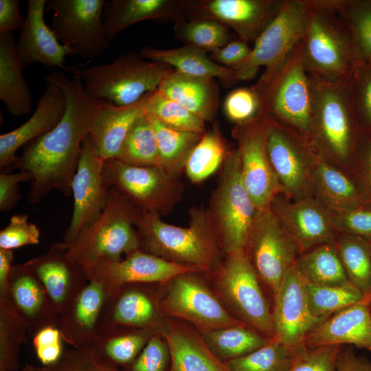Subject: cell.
<instances>
[{
  "label": "cell",
  "mask_w": 371,
  "mask_h": 371,
  "mask_svg": "<svg viewBox=\"0 0 371 371\" xmlns=\"http://www.w3.org/2000/svg\"><path fill=\"white\" fill-rule=\"evenodd\" d=\"M64 91L65 113L48 133L28 143L10 171H27L34 177L27 193L30 203L43 201L52 190L71 196V184L80 160L82 142L89 134L100 101L90 98L82 80L74 74L68 78L62 71H52L45 80Z\"/></svg>",
  "instance_id": "1"
},
{
  "label": "cell",
  "mask_w": 371,
  "mask_h": 371,
  "mask_svg": "<svg viewBox=\"0 0 371 371\" xmlns=\"http://www.w3.org/2000/svg\"><path fill=\"white\" fill-rule=\"evenodd\" d=\"M188 227L176 226L158 215L142 213L135 227L141 246L151 254L199 272H214L221 265V249L207 207H192Z\"/></svg>",
  "instance_id": "2"
},
{
  "label": "cell",
  "mask_w": 371,
  "mask_h": 371,
  "mask_svg": "<svg viewBox=\"0 0 371 371\" xmlns=\"http://www.w3.org/2000/svg\"><path fill=\"white\" fill-rule=\"evenodd\" d=\"M309 76L312 91L310 142L318 153L350 173L361 128L346 82L335 83Z\"/></svg>",
  "instance_id": "3"
},
{
  "label": "cell",
  "mask_w": 371,
  "mask_h": 371,
  "mask_svg": "<svg viewBox=\"0 0 371 371\" xmlns=\"http://www.w3.org/2000/svg\"><path fill=\"white\" fill-rule=\"evenodd\" d=\"M301 50L302 42L280 65L264 69L251 89L258 98L259 117L289 126L310 142L311 81Z\"/></svg>",
  "instance_id": "4"
},
{
  "label": "cell",
  "mask_w": 371,
  "mask_h": 371,
  "mask_svg": "<svg viewBox=\"0 0 371 371\" xmlns=\"http://www.w3.org/2000/svg\"><path fill=\"white\" fill-rule=\"evenodd\" d=\"M301 56L308 74L335 83H346L359 63L349 33L327 0H311Z\"/></svg>",
  "instance_id": "5"
},
{
  "label": "cell",
  "mask_w": 371,
  "mask_h": 371,
  "mask_svg": "<svg viewBox=\"0 0 371 371\" xmlns=\"http://www.w3.org/2000/svg\"><path fill=\"white\" fill-rule=\"evenodd\" d=\"M142 213L111 188L100 217L67 245L69 258L86 269L102 260H120L122 254L139 249L141 243L135 223Z\"/></svg>",
  "instance_id": "6"
},
{
  "label": "cell",
  "mask_w": 371,
  "mask_h": 371,
  "mask_svg": "<svg viewBox=\"0 0 371 371\" xmlns=\"http://www.w3.org/2000/svg\"><path fill=\"white\" fill-rule=\"evenodd\" d=\"M171 69L166 64L146 60L140 53L131 52L109 63L74 67L71 71L80 78L86 93L92 99L124 106L157 90Z\"/></svg>",
  "instance_id": "7"
},
{
  "label": "cell",
  "mask_w": 371,
  "mask_h": 371,
  "mask_svg": "<svg viewBox=\"0 0 371 371\" xmlns=\"http://www.w3.org/2000/svg\"><path fill=\"white\" fill-rule=\"evenodd\" d=\"M218 179L207 210L218 245L227 254L245 249L258 212L243 182L236 148L229 151Z\"/></svg>",
  "instance_id": "8"
},
{
  "label": "cell",
  "mask_w": 371,
  "mask_h": 371,
  "mask_svg": "<svg viewBox=\"0 0 371 371\" xmlns=\"http://www.w3.org/2000/svg\"><path fill=\"white\" fill-rule=\"evenodd\" d=\"M103 174L109 187L142 212L160 217L172 211L185 189L179 177L159 166H135L111 159L104 162Z\"/></svg>",
  "instance_id": "9"
},
{
  "label": "cell",
  "mask_w": 371,
  "mask_h": 371,
  "mask_svg": "<svg viewBox=\"0 0 371 371\" xmlns=\"http://www.w3.org/2000/svg\"><path fill=\"white\" fill-rule=\"evenodd\" d=\"M214 273L221 292L239 320L262 335L273 338L275 330L272 311L245 250L225 254Z\"/></svg>",
  "instance_id": "10"
},
{
  "label": "cell",
  "mask_w": 371,
  "mask_h": 371,
  "mask_svg": "<svg viewBox=\"0 0 371 371\" xmlns=\"http://www.w3.org/2000/svg\"><path fill=\"white\" fill-rule=\"evenodd\" d=\"M311 0H283L278 14L254 43L249 56L232 68L239 81L254 78L261 67L272 69L300 45Z\"/></svg>",
  "instance_id": "11"
},
{
  "label": "cell",
  "mask_w": 371,
  "mask_h": 371,
  "mask_svg": "<svg viewBox=\"0 0 371 371\" xmlns=\"http://www.w3.org/2000/svg\"><path fill=\"white\" fill-rule=\"evenodd\" d=\"M262 119L267 155L282 193L293 199L313 196L311 168L316 150L293 128Z\"/></svg>",
  "instance_id": "12"
},
{
  "label": "cell",
  "mask_w": 371,
  "mask_h": 371,
  "mask_svg": "<svg viewBox=\"0 0 371 371\" xmlns=\"http://www.w3.org/2000/svg\"><path fill=\"white\" fill-rule=\"evenodd\" d=\"M104 0H49L50 27L61 44L85 60H93L109 46L103 24Z\"/></svg>",
  "instance_id": "13"
},
{
  "label": "cell",
  "mask_w": 371,
  "mask_h": 371,
  "mask_svg": "<svg viewBox=\"0 0 371 371\" xmlns=\"http://www.w3.org/2000/svg\"><path fill=\"white\" fill-rule=\"evenodd\" d=\"M245 250L260 281L273 296L300 254L269 207L258 211Z\"/></svg>",
  "instance_id": "14"
},
{
  "label": "cell",
  "mask_w": 371,
  "mask_h": 371,
  "mask_svg": "<svg viewBox=\"0 0 371 371\" xmlns=\"http://www.w3.org/2000/svg\"><path fill=\"white\" fill-rule=\"evenodd\" d=\"M232 135L237 143L244 186L257 210L266 209L282 191L267 155L264 120L258 116L234 124Z\"/></svg>",
  "instance_id": "15"
},
{
  "label": "cell",
  "mask_w": 371,
  "mask_h": 371,
  "mask_svg": "<svg viewBox=\"0 0 371 371\" xmlns=\"http://www.w3.org/2000/svg\"><path fill=\"white\" fill-rule=\"evenodd\" d=\"M196 273L199 272L183 273L169 281L163 309L169 315L186 319L203 330L245 324L228 312Z\"/></svg>",
  "instance_id": "16"
},
{
  "label": "cell",
  "mask_w": 371,
  "mask_h": 371,
  "mask_svg": "<svg viewBox=\"0 0 371 371\" xmlns=\"http://www.w3.org/2000/svg\"><path fill=\"white\" fill-rule=\"evenodd\" d=\"M283 0H187L186 20L210 19L233 30L239 39L256 40L280 10Z\"/></svg>",
  "instance_id": "17"
},
{
  "label": "cell",
  "mask_w": 371,
  "mask_h": 371,
  "mask_svg": "<svg viewBox=\"0 0 371 371\" xmlns=\"http://www.w3.org/2000/svg\"><path fill=\"white\" fill-rule=\"evenodd\" d=\"M104 162L95 152L87 135L82 142L71 184L74 205L71 218L64 236L67 245L95 222L105 207L111 188L103 174Z\"/></svg>",
  "instance_id": "18"
},
{
  "label": "cell",
  "mask_w": 371,
  "mask_h": 371,
  "mask_svg": "<svg viewBox=\"0 0 371 371\" xmlns=\"http://www.w3.org/2000/svg\"><path fill=\"white\" fill-rule=\"evenodd\" d=\"M269 208L300 254L318 245L335 243L337 232L328 210L313 196L293 199L280 193L272 200Z\"/></svg>",
  "instance_id": "19"
},
{
  "label": "cell",
  "mask_w": 371,
  "mask_h": 371,
  "mask_svg": "<svg viewBox=\"0 0 371 371\" xmlns=\"http://www.w3.org/2000/svg\"><path fill=\"white\" fill-rule=\"evenodd\" d=\"M273 298L274 337L292 348L305 346L307 334L326 318L315 317L311 313L306 282L295 265L287 271Z\"/></svg>",
  "instance_id": "20"
},
{
  "label": "cell",
  "mask_w": 371,
  "mask_h": 371,
  "mask_svg": "<svg viewBox=\"0 0 371 371\" xmlns=\"http://www.w3.org/2000/svg\"><path fill=\"white\" fill-rule=\"evenodd\" d=\"M45 89L32 116L18 128L0 135V168L8 172L18 160L16 151L24 145L52 130L63 118L67 100L56 83L45 80Z\"/></svg>",
  "instance_id": "21"
},
{
  "label": "cell",
  "mask_w": 371,
  "mask_h": 371,
  "mask_svg": "<svg viewBox=\"0 0 371 371\" xmlns=\"http://www.w3.org/2000/svg\"><path fill=\"white\" fill-rule=\"evenodd\" d=\"M46 0H28L25 20L20 30L16 49L23 68L40 63L54 68H63L67 56L73 52L60 43L44 19Z\"/></svg>",
  "instance_id": "22"
},
{
  "label": "cell",
  "mask_w": 371,
  "mask_h": 371,
  "mask_svg": "<svg viewBox=\"0 0 371 371\" xmlns=\"http://www.w3.org/2000/svg\"><path fill=\"white\" fill-rule=\"evenodd\" d=\"M371 346V306L359 302L329 315L306 335L305 346Z\"/></svg>",
  "instance_id": "23"
},
{
  "label": "cell",
  "mask_w": 371,
  "mask_h": 371,
  "mask_svg": "<svg viewBox=\"0 0 371 371\" xmlns=\"http://www.w3.org/2000/svg\"><path fill=\"white\" fill-rule=\"evenodd\" d=\"M86 269L95 271L117 284L167 282L189 272H199L190 267L167 260L140 249L126 255L123 260H102Z\"/></svg>",
  "instance_id": "24"
},
{
  "label": "cell",
  "mask_w": 371,
  "mask_h": 371,
  "mask_svg": "<svg viewBox=\"0 0 371 371\" xmlns=\"http://www.w3.org/2000/svg\"><path fill=\"white\" fill-rule=\"evenodd\" d=\"M148 94L124 106L99 100V108L88 136L95 152L104 161L117 158L131 126L144 113Z\"/></svg>",
  "instance_id": "25"
},
{
  "label": "cell",
  "mask_w": 371,
  "mask_h": 371,
  "mask_svg": "<svg viewBox=\"0 0 371 371\" xmlns=\"http://www.w3.org/2000/svg\"><path fill=\"white\" fill-rule=\"evenodd\" d=\"M187 0H112L105 2L103 24L111 43L126 27L138 22L152 20L175 23L186 20Z\"/></svg>",
  "instance_id": "26"
},
{
  "label": "cell",
  "mask_w": 371,
  "mask_h": 371,
  "mask_svg": "<svg viewBox=\"0 0 371 371\" xmlns=\"http://www.w3.org/2000/svg\"><path fill=\"white\" fill-rule=\"evenodd\" d=\"M311 186L313 197L329 210L368 203L351 174L317 151L311 168Z\"/></svg>",
  "instance_id": "27"
},
{
  "label": "cell",
  "mask_w": 371,
  "mask_h": 371,
  "mask_svg": "<svg viewBox=\"0 0 371 371\" xmlns=\"http://www.w3.org/2000/svg\"><path fill=\"white\" fill-rule=\"evenodd\" d=\"M157 90L206 122L216 117L220 100L216 79L190 76L172 68Z\"/></svg>",
  "instance_id": "28"
},
{
  "label": "cell",
  "mask_w": 371,
  "mask_h": 371,
  "mask_svg": "<svg viewBox=\"0 0 371 371\" xmlns=\"http://www.w3.org/2000/svg\"><path fill=\"white\" fill-rule=\"evenodd\" d=\"M163 334L170 352V371H230L188 326L168 320Z\"/></svg>",
  "instance_id": "29"
},
{
  "label": "cell",
  "mask_w": 371,
  "mask_h": 371,
  "mask_svg": "<svg viewBox=\"0 0 371 371\" xmlns=\"http://www.w3.org/2000/svg\"><path fill=\"white\" fill-rule=\"evenodd\" d=\"M139 53L146 59L166 64L182 74L218 79L227 87L239 82L236 71L216 63L206 52L190 45L170 49L146 46Z\"/></svg>",
  "instance_id": "30"
},
{
  "label": "cell",
  "mask_w": 371,
  "mask_h": 371,
  "mask_svg": "<svg viewBox=\"0 0 371 371\" xmlns=\"http://www.w3.org/2000/svg\"><path fill=\"white\" fill-rule=\"evenodd\" d=\"M12 32L0 33V99L14 116L28 114L32 95L22 72Z\"/></svg>",
  "instance_id": "31"
},
{
  "label": "cell",
  "mask_w": 371,
  "mask_h": 371,
  "mask_svg": "<svg viewBox=\"0 0 371 371\" xmlns=\"http://www.w3.org/2000/svg\"><path fill=\"white\" fill-rule=\"evenodd\" d=\"M295 267L308 284L317 286L352 284L346 276L335 243L322 244L301 254L296 260Z\"/></svg>",
  "instance_id": "32"
},
{
  "label": "cell",
  "mask_w": 371,
  "mask_h": 371,
  "mask_svg": "<svg viewBox=\"0 0 371 371\" xmlns=\"http://www.w3.org/2000/svg\"><path fill=\"white\" fill-rule=\"evenodd\" d=\"M350 282L371 306V242L354 235L337 233L335 241Z\"/></svg>",
  "instance_id": "33"
},
{
  "label": "cell",
  "mask_w": 371,
  "mask_h": 371,
  "mask_svg": "<svg viewBox=\"0 0 371 371\" xmlns=\"http://www.w3.org/2000/svg\"><path fill=\"white\" fill-rule=\"evenodd\" d=\"M146 115L157 140L159 167L168 174L179 177L191 152L203 134L173 129L164 125L155 117Z\"/></svg>",
  "instance_id": "34"
},
{
  "label": "cell",
  "mask_w": 371,
  "mask_h": 371,
  "mask_svg": "<svg viewBox=\"0 0 371 371\" xmlns=\"http://www.w3.org/2000/svg\"><path fill=\"white\" fill-rule=\"evenodd\" d=\"M202 338L218 359L226 361L246 355L271 339L246 324L203 330Z\"/></svg>",
  "instance_id": "35"
},
{
  "label": "cell",
  "mask_w": 371,
  "mask_h": 371,
  "mask_svg": "<svg viewBox=\"0 0 371 371\" xmlns=\"http://www.w3.org/2000/svg\"><path fill=\"white\" fill-rule=\"evenodd\" d=\"M66 243H56L52 245L46 255L25 265L36 274L50 297L56 303L65 299L72 267L77 265L69 258Z\"/></svg>",
  "instance_id": "36"
},
{
  "label": "cell",
  "mask_w": 371,
  "mask_h": 371,
  "mask_svg": "<svg viewBox=\"0 0 371 371\" xmlns=\"http://www.w3.org/2000/svg\"><path fill=\"white\" fill-rule=\"evenodd\" d=\"M346 27L359 62H371V0H327Z\"/></svg>",
  "instance_id": "37"
},
{
  "label": "cell",
  "mask_w": 371,
  "mask_h": 371,
  "mask_svg": "<svg viewBox=\"0 0 371 371\" xmlns=\"http://www.w3.org/2000/svg\"><path fill=\"white\" fill-rule=\"evenodd\" d=\"M229 150L218 127L214 126L193 148L183 171L192 183H201L220 169Z\"/></svg>",
  "instance_id": "38"
},
{
  "label": "cell",
  "mask_w": 371,
  "mask_h": 371,
  "mask_svg": "<svg viewBox=\"0 0 371 371\" xmlns=\"http://www.w3.org/2000/svg\"><path fill=\"white\" fill-rule=\"evenodd\" d=\"M300 348L288 346L273 337L265 346L225 364L230 371H289Z\"/></svg>",
  "instance_id": "39"
},
{
  "label": "cell",
  "mask_w": 371,
  "mask_h": 371,
  "mask_svg": "<svg viewBox=\"0 0 371 371\" xmlns=\"http://www.w3.org/2000/svg\"><path fill=\"white\" fill-rule=\"evenodd\" d=\"M115 159L135 166H159L155 132L144 112L133 123Z\"/></svg>",
  "instance_id": "40"
},
{
  "label": "cell",
  "mask_w": 371,
  "mask_h": 371,
  "mask_svg": "<svg viewBox=\"0 0 371 371\" xmlns=\"http://www.w3.org/2000/svg\"><path fill=\"white\" fill-rule=\"evenodd\" d=\"M174 36L186 45L213 52L234 40L229 29L210 19L183 20L175 23Z\"/></svg>",
  "instance_id": "41"
},
{
  "label": "cell",
  "mask_w": 371,
  "mask_h": 371,
  "mask_svg": "<svg viewBox=\"0 0 371 371\" xmlns=\"http://www.w3.org/2000/svg\"><path fill=\"white\" fill-rule=\"evenodd\" d=\"M144 112L173 129L204 134L206 122L157 89L149 93Z\"/></svg>",
  "instance_id": "42"
},
{
  "label": "cell",
  "mask_w": 371,
  "mask_h": 371,
  "mask_svg": "<svg viewBox=\"0 0 371 371\" xmlns=\"http://www.w3.org/2000/svg\"><path fill=\"white\" fill-rule=\"evenodd\" d=\"M308 305L315 317L326 318L347 306L363 302V295L352 284L317 286L306 283Z\"/></svg>",
  "instance_id": "43"
},
{
  "label": "cell",
  "mask_w": 371,
  "mask_h": 371,
  "mask_svg": "<svg viewBox=\"0 0 371 371\" xmlns=\"http://www.w3.org/2000/svg\"><path fill=\"white\" fill-rule=\"evenodd\" d=\"M346 85L361 129L371 132V62H359Z\"/></svg>",
  "instance_id": "44"
},
{
  "label": "cell",
  "mask_w": 371,
  "mask_h": 371,
  "mask_svg": "<svg viewBox=\"0 0 371 371\" xmlns=\"http://www.w3.org/2000/svg\"><path fill=\"white\" fill-rule=\"evenodd\" d=\"M22 371H120L102 361L91 349L66 352L54 363L42 367L27 363Z\"/></svg>",
  "instance_id": "45"
},
{
  "label": "cell",
  "mask_w": 371,
  "mask_h": 371,
  "mask_svg": "<svg viewBox=\"0 0 371 371\" xmlns=\"http://www.w3.org/2000/svg\"><path fill=\"white\" fill-rule=\"evenodd\" d=\"M333 227L337 233L357 236L371 242V204L348 209L329 210Z\"/></svg>",
  "instance_id": "46"
},
{
  "label": "cell",
  "mask_w": 371,
  "mask_h": 371,
  "mask_svg": "<svg viewBox=\"0 0 371 371\" xmlns=\"http://www.w3.org/2000/svg\"><path fill=\"white\" fill-rule=\"evenodd\" d=\"M154 315L155 309L151 301L138 291H129L123 295L114 310V319L128 325L147 324Z\"/></svg>",
  "instance_id": "47"
},
{
  "label": "cell",
  "mask_w": 371,
  "mask_h": 371,
  "mask_svg": "<svg viewBox=\"0 0 371 371\" xmlns=\"http://www.w3.org/2000/svg\"><path fill=\"white\" fill-rule=\"evenodd\" d=\"M341 346L300 348L289 371H338L337 357Z\"/></svg>",
  "instance_id": "48"
},
{
  "label": "cell",
  "mask_w": 371,
  "mask_h": 371,
  "mask_svg": "<svg viewBox=\"0 0 371 371\" xmlns=\"http://www.w3.org/2000/svg\"><path fill=\"white\" fill-rule=\"evenodd\" d=\"M40 240V230L28 221L25 214H14L0 232V249L12 250L22 246L36 245Z\"/></svg>",
  "instance_id": "49"
},
{
  "label": "cell",
  "mask_w": 371,
  "mask_h": 371,
  "mask_svg": "<svg viewBox=\"0 0 371 371\" xmlns=\"http://www.w3.org/2000/svg\"><path fill=\"white\" fill-rule=\"evenodd\" d=\"M223 109L227 119L234 124L249 122L258 116V98L251 87L235 89L225 98Z\"/></svg>",
  "instance_id": "50"
},
{
  "label": "cell",
  "mask_w": 371,
  "mask_h": 371,
  "mask_svg": "<svg viewBox=\"0 0 371 371\" xmlns=\"http://www.w3.org/2000/svg\"><path fill=\"white\" fill-rule=\"evenodd\" d=\"M350 174L366 202L371 204V132L361 129Z\"/></svg>",
  "instance_id": "51"
},
{
  "label": "cell",
  "mask_w": 371,
  "mask_h": 371,
  "mask_svg": "<svg viewBox=\"0 0 371 371\" xmlns=\"http://www.w3.org/2000/svg\"><path fill=\"white\" fill-rule=\"evenodd\" d=\"M20 274L12 286V295L18 306L29 315H34L43 302V293L36 280L29 274L30 270L18 267Z\"/></svg>",
  "instance_id": "52"
},
{
  "label": "cell",
  "mask_w": 371,
  "mask_h": 371,
  "mask_svg": "<svg viewBox=\"0 0 371 371\" xmlns=\"http://www.w3.org/2000/svg\"><path fill=\"white\" fill-rule=\"evenodd\" d=\"M103 290L98 282H92L80 293L76 304L75 315L83 327L91 328L103 302Z\"/></svg>",
  "instance_id": "53"
},
{
  "label": "cell",
  "mask_w": 371,
  "mask_h": 371,
  "mask_svg": "<svg viewBox=\"0 0 371 371\" xmlns=\"http://www.w3.org/2000/svg\"><path fill=\"white\" fill-rule=\"evenodd\" d=\"M170 356L166 341L153 337L135 361L132 371H165Z\"/></svg>",
  "instance_id": "54"
},
{
  "label": "cell",
  "mask_w": 371,
  "mask_h": 371,
  "mask_svg": "<svg viewBox=\"0 0 371 371\" xmlns=\"http://www.w3.org/2000/svg\"><path fill=\"white\" fill-rule=\"evenodd\" d=\"M33 176L27 171L19 170L13 174H0V210L6 212L13 209L22 199L19 183L32 182Z\"/></svg>",
  "instance_id": "55"
},
{
  "label": "cell",
  "mask_w": 371,
  "mask_h": 371,
  "mask_svg": "<svg viewBox=\"0 0 371 371\" xmlns=\"http://www.w3.org/2000/svg\"><path fill=\"white\" fill-rule=\"evenodd\" d=\"M145 342L146 339L140 335L117 337L107 343L106 352L112 360L120 363H127L135 359Z\"/></svg>",
  "instance_id": "56"
},
{
  "label": "cell",
  "mask_w": 371,
  "mask_h": 371,
  "mask_svg": "<svg viewBox=\"0 0 371 371\" xmlns=\"http://www.w3.org/2000/svg\"><path fill=\"white\" fill-rule=\"evenodd\" d=\"M34 344L37 357L44 366L54 363L60 358L62 350L58 330H41L35 337Z\"/></svg>",
  "instance_id": "57"
},
{
  "label": "cell",
  "mask_w": 371,
  "mask_h": 371,
  "mask_svg": "<svg viewBox=\"0 0 371 371\" xmlns=\"http://www.w3.org/2000/svg\"><path fill=\"white\" fill-rule=\"evenodd\" d=\"M251 51V47L248 43L238 38L210 53V58L216 63L232 69L247 58Z\"/></svg>",
  "instance_id": "58"
},
{
  "label": "cell",
  "mask_w": 371,
  "mask_h": 371,
  "mask_svg": "<svg viewBox=\"0 0 371 371\" xmlns=\"http://www.w3.org/2000/svg\"><path fill=\"white\" fill-rule=\"evenodd\" d=\"M25 20L17 0H0V33L21 30Z\"/></svg>",
  "instance_id": "59"
},
{
  "label": "cell",
  "mask_w": 371,
  "mask_h": 371,
  "mask_svg": "<svg viewBox=\"0 0 371 371\" xmlns=\"http://www.w3.org/2000/svg\"><path fill=\"white\" fill-rule=\"evenodd\" d=\"M338 371H371V361L357 355L351 347L341 346L338 355Z\"/></svg>",
  "instance_id": "60"
},
{
  "label": "cell",
  "mask_w": 371,
  "mask_h": 371,
  "mask_svg": "<svg viewBox=\"0 0 371 371\" xmlns=\"http://www.w3.org/2000/svg\"><path fill=\"white\" fill-rule=\"evenodd\" d=\"M13 257L12 250L0 249V284L1 290L2 288L5 287L10 273Z\"/></svg>",
  "instance_id": "61"
},
{
  "label": "cell",
  "mask_w": 371,
  "mask_h": 371,
  "mask_svg": "<svg viewBox=\"0 0 371 371\" xmlns=\"http://www.w3.org/2000/svg\"><path fill=\"white\" fill-rule=\"evenodd\" d=\"M368 350H370L371 351V346L368 348Z\"/></svg>",
  "instance_id": "62"
}]
</instances>
